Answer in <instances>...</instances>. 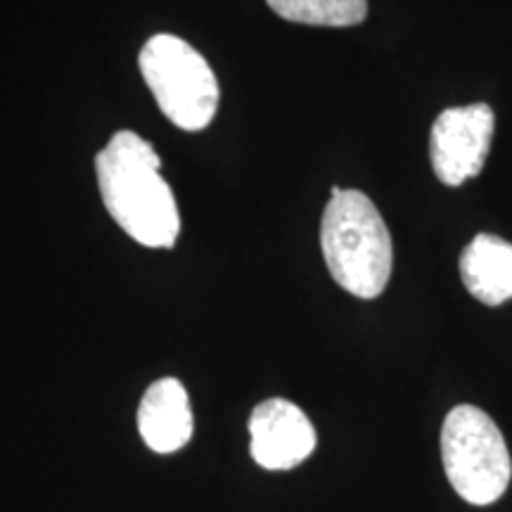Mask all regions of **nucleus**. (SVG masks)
Segmentation results:
<instances>
[{
	"label": "nucleus",
	"instance_id": "nucleus-1",
	"mask_svg": "<svg viewBox=\"0 0 512 512\" xmlns=\"http://www.w3.org/2000/svg\"><path fill=\"white\" fill-rule=\"evenodd\" d=\"M159 169L155 147L133 131L114 133L95 157L102 202L117 226L140 245L169 249L181 233V214Z\"/></svg>",
	"mask_w": 512,
	"mask_h": 512
},
{
	"label": "nucleus",
	"instance_id": "nucleus-8",
	"mask_svg": "<svg viewBox=\"0 0 512 512\" xmlns=\"http://www.w3.org/2000/svg\"><path fill=\"white\" fill-rule=\"evenodd\" d=\"M460 278L472 297L486 306L512 299V245L498 235H477L460 254Z\"/></svg>",
	"mask_w": 512,
	"mask_h": 512
},
{
	"label": "nucleus",
	"instance_id": "nucleus-9",
	"mask_svg": "<svg viewBox=\"0 0 512 512\" xmlns=\"http://www.w3.org/2000/svg\"><path fill=\"white\" fill-rule=\"evenodd\" d=\"M287 22L311 27H354L368 15V0H266Z\"/></svg>",
	"mask_w": 512,
	"mask_h": 512
},
{
	"label": "nucleus",
	"instance_id": "nucleus-5",
	"mask_svg": "<svg viewBox=\"0 0 512 512\" xmlns=\"http://www.w3.org/2000/svg\"><path fill=\"white\" fill-rule=\"evenodd\" d=\"M494 140V110L484 102L448 107L434 119L430 136L432 169L444 185H463L479 176Z\"/></svg>",
	"mask_w": 512,
	"mask_h": 512
},
{
	"label": "nucleus",
	"instance_id": "nucleus-7",
	"mask_svg": "<svg viewBox=\"0 0 512 512\" xmlns=\"http://www.w3.org/2000/svg\"><path fill=\"white\" fill-rule=\"evenodd\" d=\"M140 437L155 453H174L192 437L188 392L176 377L150 384L138 408Z\"/></svg>",
	"mask_w": 512,
	"mask_h": 512
},
{
	"label": "nucleus",
	"instance_id": "nucleus-3",
	"mask_svg": "<svg viewBox=\"0 0 512 512\" xmlns=\"http://www.w3.org/2000/svg\"><path fill=\"white\" fill-rule=\"evenodd\" d=\"M140 74L164 117L183 131H202L219 110L221 88L209 62L174 34H157L140 50Z\"/></svg>",
	"mask_w": 512,
	"mask_h": 512
},
{
	"label": "nucleus",
	"instance_id": "nucleus-4",
	"mask_svg": "<svg viewBox=\"0 0 512 512\" xmlns=\"http://www.w3.org/2000/svg\"><path fill=\"white\" fill-rule=\"evenodd\" d=\"M441 460L453 491L472 505H491L512 479V460L501 430L477 406H456L441 427Z\"/></svg>",
	"mask_w": 512,
	"mask_h": 512
},
{
	"label": "nucleus",
	"instance_id": "nucleus-2",
	"mask_svg": "<svg viewBox=\"0 0 512 512\" xmlns=\"http://www.w3.org/2000/svg\"><path fill=\"white\" fill-rule=\"evenodd\" d=\"M320 247L335 283L358 299L380 297L392 278V235L361 190L332 188L320 223Z\"/></svg>",
	"mask_w": 512,
	"mask_h": 512
},
{
	"label": "nucleus",
	"instance_id": "nucleus-6",
	"mask_svg": "<svg viewBox=\"0 0 512 512\" xmlns=\"http://www.w3.org/2000/svg\"><path fill=\"white\" fill-rule=\"evenodd\" d=\"M316 448V430L299 406L268 399L249 418V451L264 470H292Z\"/></svg>",
	"mask_w": 512,
	"mask_h": 512
}]
</instances>
